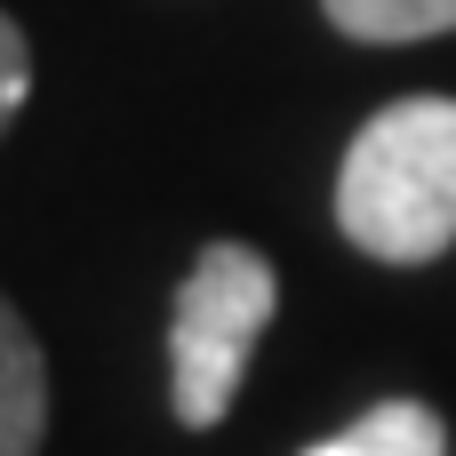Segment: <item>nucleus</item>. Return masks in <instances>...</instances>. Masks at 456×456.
Instances as JSON below:
<instances>
[{"instance_id":"2","label":"nucleus","mask_w":456,"mask_h":456,"mask_svg":"<svg viewBox=\"0 0 456 456\" xmlns=\"http://www.w3.org/2000/svg\"><path fill=\"white\" fill-rule=\"evenodd\" d=\"M281 313V273L248 248V240H208L176 289V313H168V401H176V425L208 433L224 425L240 377H248V353L256 337L273 329Z\"/></svg>"},{"instance_id":"1","label":"nucleus","mask_w":456,"mask_h":456,"mask_svg":"<svg viewBox=\"0 0 456 456\" xmlns=\"http://www.w3.org/2000/svg\"><path fill=\"white\" fill-rule=\"evenodd\" d=\"M337 224L377 265H433L456 248V96H401L361 120L337 168Z\"/></svg>"},{"instance_id":"3","label":"nucleus","mask_w":456,"mask_h":456,"mask_svg":"<svg viewBox=\"0 0 456 456\" xmlns=\"http://www.w3.org/2000/svg\"><path fill=\"white\" fill-rule=\"evenodd\" d=\"M48 433V361L24 313L0 297V456H40Z\"/></svg>"},{"instance_id":"5","label":"nucleus","mask_w":456,"mask_h":456,"mask_svg":"<svg viewBox=\"0 0 456 456\" xmlns=\"http://www.w3.org/2000/svg\"><path fill=\"white\" fill-rule=\"evenodd\" d=\"M329 24L345 40H369V48H401V40H441L456 32V0H321Z\"/></svg>"},{"instance_id":"6","label":"nucleus","mask_w":456,"mask_h":456,"mask_svg":"<svg viewBox=\"0 0 456 456\" xmlns=\"http://www.w3.org/2000/svg\"><path fill=\"white\" fill-rule=\"evenodd\" d=\"M24 96H32V48H24L16 16L0 8V136H8V120L24 112Z\"/></svg>"},{"instance_id":"4","label":"nucleus","mask_w":456,"mask_h":456,"mask_svg":"<svg viewBox=\"0 0 456 456\" xmlns=\"http://www.w3.org/2000/svg\"><path fill=\"white\" fill-rule=\"evenodd\" d=\"M305 456H449V425L425 401H377L361 425H345L337 441H313Z\"/></svg>"}]
</instances>
